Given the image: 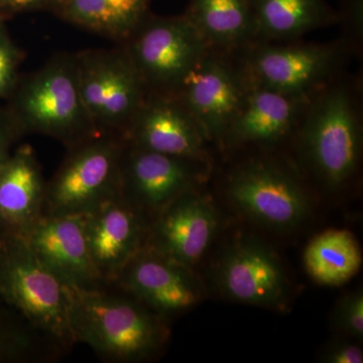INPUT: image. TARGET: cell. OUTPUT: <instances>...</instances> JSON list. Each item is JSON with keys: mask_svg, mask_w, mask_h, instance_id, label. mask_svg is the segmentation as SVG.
<instances>
[{"mask_svg": "<svg viewBox=\"0 0 363 363\" xmlns=\"http://www.w3.org/2000/svg\"><path fill=\"white\" fill-rule=\"evenodd\" d=\"M69 322L75 343L105 362L152 359L168 342L167 320L116 283L94 290L69 289Z\"/></svg>", "mask_w": 363, "mask_h": 363, "instance_id": "6da1fadb", "label": "cell"}, {"mask_svg": "<svg viewBox=\"0 0 363 363\" xmlns=\"http://www.w3.org/2000/svg\"><path fill=\"white\" fill-rule=\"evenodd\" d=\"M362 81L338 76L312 95L292 138L308 168L327 188L357 173L362 150Z\"/></svg>", "mask_w": 363, "mask_h": 363, "instance_id": "7a4b0ae2", "label": "cell"}, {"mask_svg": "<svg viewBox=\"0 0 363 363\" xmlns=\"http://www.w3.org/2000/svg\"><path fill=\"white\" fill-rule=\"evenodd\" d=\"M0 300L59 353L75 344L69 288L23 238L0 235Z\"/></svg>", "mask_w": 363, "mask_h": 363, "instance_id": "3957f363", "label": "cell"}, {"mask_svg": "<svg viewBox=\"0 0 363 363\" xmlns=\"http://www.w3.org/2000/svg\"><path fill=\"white\" fill-rule=\"evenodd\" d=\"M9 111L21 133L73 147L96 135L79 88L75 54H60L18 82Z\"/></svg>", "mask_w": 363, "mask_h": 363, "instance_id": "277c9868", "label": "cell"}, {"mask_svg": "<svg viewBox=\"0 0 363 363\" xmlns=\"http://www.w3.org/2000/svg\"><path fill=\"white\" fill-rule=\"evenodd\" d=\"M247 80L269 89L311 96L342 75L351 58L340 39L334 42H255L235 55Z\"/></svg>", "mask_w": 363, "mask_h": 363, "instance_id": "5b68a950", "label": "cell"}, {"mask_svg": "<svg viewBox=\"0 0 363 363\" xmlns=\"http://www.w3.org/2000/svg\"><path fill=\"white\" fill-rule=\"evenodd\" d=\"M124 138L96 135L69 147L47 182L43 215H85L119 195Z\"/></svg>", "mask_w": 363, "mask_h": 363, "instance_id": "8992f818", "label": "cell"}, {"mask_svg": "<svg viewBox=\"0 0 363 363\" xmlns=\"http://www.w3.org/2000/svg\"><path fill=\"white\" fill-rule=\"evenodd\" d=\"M75 59L81 96L97 133L124 136L149 91L123 45L80 52Z\"/></svg>", "mask_w": 363, "mask_h": 363, "instance_id": "52a82bcc", "label": "cell"}, {"mask_svg": "<svg viewBox=\"0 0 363 363\" xmlns=\"http://www.w3.org/2000/svg\"><path fill=\"white\" fill-rule=\"evenodd\" d=\"M123 47L149 92L174 94L209 48L185 14H147Z\"/></svg>", "mask_w": 363, "mask_h": 363, "instance_id": "ba28073f", "label": "cell"}, {"mask_svg": "<svg viewBox=\"0 0 363 363\" xmlns=\"http://www.w3.org/2000/svg\"><path fill=\"white\" fill-rule=\"evenodd\" d=\"M226 194L248 218L276 230L296 228L310 212L309 196L298 176L269 157L234 167L227 176Z\"/></svg>", "mask_w": 363, "mask_h": 363, "instance_id": "9c48e42d", "label": "cell"}, {"mask_svg": "<svg viewBox=\"0 0 363 363\" xmlns=\"http://www.w3.org/2000/svg\"><path fill=\"white\" fill-rule=\"evenodd\" d=\"M210 162L142 149L124 138L119 195L152 219L179 196L200 188Z\"/></svg>", "mask_w": 363, "mask_h": 363, "instance_id": "30bf717a", "label": "cell"}, {"mask_svg": "<svg viewBox=\"0 0 363 363\" xmlns=\"http://www.w3.org/2000/svg\"><path fill=\"white\" fill-rule=\"evenodd\" d=\"M247 85V76L235 55L209 50L173 95L195 119L208 142L220 147Z\"/></svg>", "mask_w": 363, "mask_h": 363, "instance_id": "8fae6325", "label": "cell"}, {"mask_svg": "<svg viewBox=\"0 0 363 363\" xmlns=\"http://www.w3.org/2000/svg\"><path fill=\"white\" fill-rule=\"evenodd\" d=\"M216 281L229 300L259 307H284L290 291L277 253L250 236H240L224 250Z\"/></svg>", "mask_w": 363, "mask_h": 363, "instance_id": "7c38bea8", "label": "cell"}, {"mask_svg": "<svg viewBox=\"0 0 363 363\" xmlns=\"http://www.w3.org/2000/svg\"><path fill=\"white\" fill-rule=\"evenodd\" d=\"M113 283L166 320L195 307L204 295L193 269L145 245Z\"/></svg>", "mask_w": 363, "mask_h": 363, "instance_id": "4fadbf2b", "label": "cell"}, {"mask_svg": "<svg viewBox=\"0 0 363 363\" xmlns=\"http://www.w3.org/2000/svg\"><path fill=\"white\" fill-rule=\"evenodd\" d=\"M218 224L213 202L199 188L193 189L150 219L145 247L193 269L211 245Z\"/></svg>", "mask_w": 363, "mask_h": 363, "instance_id": "5bb4252c", "label": "cell"}, {"mask_svg": "<svg viewBox=\"0 0 363 363\" xmlns=\"http://www.w3.org/2000/svg\"><path fill=\"white\" fill-rule=\"evenodd\" d=\"M123 138L142 149L210 162L209 142L195 119L173 94L147 93Z\"/></svg>", "mask_w": 363, "mask_h": 363, "instance_id": "9a60e30c", "label": "cell"}, {"mask_svg": "<svg viewBox=\"0 0 363 363\" xmlns=\"http://www.w3.org/2000/svg\"><path fill=\"white\" fill-rule=\"evenodd\" d=\"M311 96L285 94L248 81L221 149L271 147L292 138Z\"/></svg>", "mask_w": 363, "mask_h": 363, "instance_id": "2e32d148", "label": "cell"}, {"mask_svg": "<svg viewBox=\"0 0 363 363\" xmlns=\"http://www.w3.org/2000/svg\"><path fill=\"white\" fill-rule=\"evenodd\" d=\"M40 262L72 290L106 286L91 257L85 215H43L25 238Z\"/></svg>", "mask_w": 363, "mask_h": 363, "instance_id": "e0dca14e", "label": "cell"}, {"mask_svg": "<svg viewBox=\"0 0 363 363\" xmlns=\"http://www.w3.org/2000/svg\"><path fill=\"white\" fill-rule=\"evenodd\" d=\"M150 219L117 195L85 214L91 257L101 278L113 283L118 272L145 245Z\"/></svg>", "mask_w": 363, "mask_h": 363, "instance_id": "ac0fdd59", "label": "cell"}, {"mask_svg": "<svg viewBox=\"0 0 363 363\" xmlns=\"http://www.w3.org/2000/svg\"><path fill=\"white\" fill-rule=\"evenodd\" d=\"M45 189L35 150L21 145L0 168V235L25 240L43 217Z\"/></svg>", "mask_w": 363, "mask_h": 363, "instance_id": "d6986e66", "label": "cell"}, {"mask_svg": "<svg viewBox=\"0 0 363 363\" xmlns=\"http://www.w3.org/2000/svg\"><path fill=\"white\" fill-rule=\"evenodd\" d=\"M252 6L255 42H293L337 25V11L326 0H252Z\"/></svg>", "mask_w": 363, "mask_h": 363, "instance_id": "ffe728a7", "label": "cell"}, {"mask_svg": "<svg viewBox=\"0 0 363 363\" xmlns=\"http://www.w3.org/2000/svg\"><path fill=\"white\" fill-rule=\"evenodd\" d=\"M184 14L211 51L236 55L255 42L252 0H191Z\"/></svg>", "mask_w": 363, "mask_h": 363, "instance_id": "44dd1931", "label": "cell"}, {"mask_svg": "<svg viewBox=\"0 0 363 363\" xmlns=\"http://www.w3.org/2000/svg\"><path fill=\"white\" fill-rule=\"evenodd\" d=\"M150 0H60L55 9L69 21L124 42L147 16Z\"/></svg>", "mask_w": 363, "mask_h": 363, "instance_id": "7402d4cb", "label": "cell"}, {"mask_svg": "<svg viewBox=\"0 0 363 363\" xmlns=\"http://www.w3.org/2000/svg\"><path fill=\"white\" fill-rule=\"evenodd\" d=\"M362 255L357 238L344 229L318 234L304 252V264L315 281L324 286H340L359 271Z\"/></svg>", "mask_w": 363, "mask_h": 363, "instance_id": "603a6c76", "label": "cell"}, {"mask_svg": "<svg viewBox=\"0 0 363 363\" xmlns=\"http://www.w3.org/2000/svg\"><path fill=\"white\" fill-rule=\"evenodd\" d=\"M56 351L20 317L0 315V362H44Z\"/></svg>", "mask_w": 363, "mask_h": 363, "instance_id": "cb8c5ba5", "label": "cell"}, {"mask_svg": "<svg viewBox=\"0 0 363 363\" xmlns=\"http://www.w3.org/2000/svg\"><path fill=\"white\" fill-rule=\"evenodd\" d=\"M337 11L339 38L350 49L352 56L359 57L363 51V0H341Z\"/></svg>", "mask_w": 363, "mask_h": 363, "instance_id": "d4e9b609", "label": "cell"}, {"mask_svg": "<svg viewBox=\"0 0 363 363\" xmlns=\"http://www.w3.org/2000/svg\"><path fill=\"white\" fill-rule=\"evenodd\" d=\"M336 327L352 338L363 337V295L355 291L341 298L334 313Z\"/></svg>", "mask_w": 363, "mask_h": 363, "instance_id": "484cf974", "label": "cell"}, {"mask_svg": "<svg viewBox=\"0 0 363 363\" xmlns=\"http://www.w3.org/2000/svg\"><path fill=\"white\" fill-rule=\"evenodd\" d=\"M21 55L6 30L0 28V98L13 93L18 82Z\"/></svg>", "mask_w": 363, "mask_h": 363, "instance_id": "4316f807", "label": "cell"}, {"mask_svg": "<svg viewBox=\"0 0 363 363\" xmlns=\"http://www.w3.org/2000/svg\"><path fill=\"white\" fill-rule=\"evenodd\" d=\"M323 360L328 363H362L363 352L359 346L341 341L331 344L325 350Z\"/></svg>", "mask_w": 363, "mask_h": 363, "instance_id": "83f0119b", "label": "cell"}, {"mask_svg": "<svg viewBox=\"0 0 363 363\" xmlns=\"http://www.w3.org/2000/svg\"><path fill=\"white\" fill-rule=\"evenodd\" d=\"M21 135L9 112H0V168L11 154V147Z\"/></svg>", "mask_w": 363, "mask_h": 363, "instance_id": "f1b7e54d", "label": "cell"}, {"mask_svg": "<svg viewBox=\"0 0 363 363\" xmlns=\"http://www.w3.org/2000/svg\"><path fill=\"white\" fill-rule=\"evenodd\" d=\"M60 0H0V7L11 11H28L55 7Z\"/></svg>", "mask_w": 363, "mask_h": 363, "instance_id": "f546056e", "label": "cell"}]
</instances>
